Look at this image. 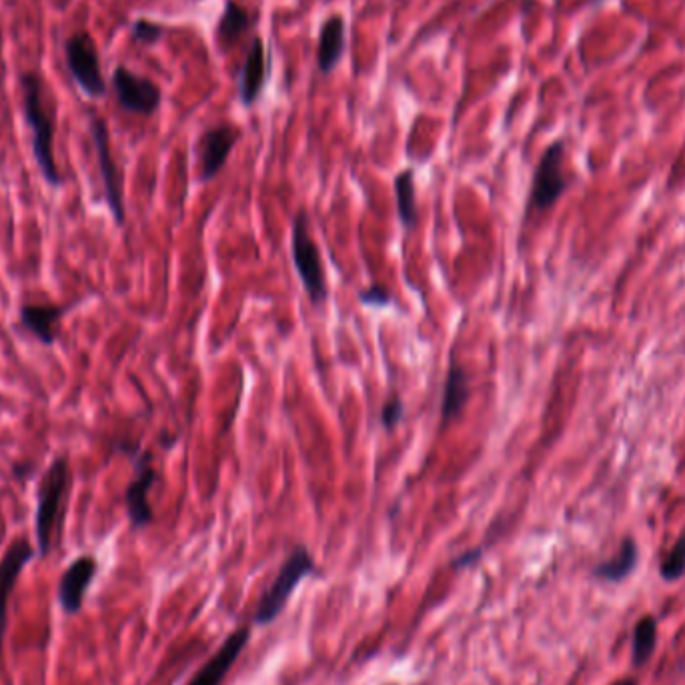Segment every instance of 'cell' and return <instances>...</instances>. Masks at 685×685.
Masks as SVG:
<instances>
[{"mask_svg": "<svg viewBox=\"0 0 685 685\" xmlns=\"http://www.w3.org/2000/svg\"><path fill=\"white\" fill-rule=\"evenodd\" d=\"M313 571H315L313 555L309 553V549L305 545H297L289 553V557L283 561L275 581L263 593L253 621L257 625L273 623L281 615V611L285 609L287 601L291 599V595L299 587V583Z\"/></svg>", "mask_w": 685, "mask_h": 685, "instance_id": "cell-1", "label": "cell"}, {"mask_svg": "<svg viewBox=\"0 0 685 685\" xmlns=\"http://www.w3.org/2000/svg\"><path fill=\"white\" fill-rule=\"evenodd\" d=\"M25 109H27V119L33 129V151L37 157V163L45 175V179L51 185L61 183V175L55 163V153H53V119L49 113V107L43 97V87L37 81V77L27 75L25 81Z\"/></svg>", "mask_w": 685, "mask_h": 685, "instance_id": "cell-2", "label": "cell"}, {"mask_svg": "<svg viewBox=\"0 0 685 685\" xmlns=\"http://www.w3.org/2000/svg\"><path fill=\"white\" fill-rule=\"evenodd\" d=\"M67 491H69V461L61 457L47 471L41 483V491H39L37 541H39V551L43 557L51 551Z\"/></svg>", "mask_w": 685, "mask_h": 685, "instance_id": "cell-3", "label": "cell"}, {"mask_svg": "<svg viewBox=\"0 0 685 685\" xmlns=\"http://www.w3.org/2000/svg\"><path fill=\"white\" fill-rule=\"evenodd\" d=\"M293 261L301 277V283L307 291V297L313 305L321 307L327 301V281L325 269L321 263L319 249L309 233V215L301 211L293 223Z\"/></svg>", "mask_w": 685, "mask_h": 685, "instance_id": "cell-4", "label": "cell"}, {"mask_svg": "<svg viewBox=\"0 0 685 685\" xmlns=\"http://www.w3.org/2000/svg\"><path fill=\"white\" fill-rule=\"evenodd\" d=\"M563 153H565L563 141H555L545 149L533 175V187L529 195L531 209L535 211L551 209L559 201V197L565 193L567 181L563 175Z\"/></svg>", "mask_w": 685, "mask_h": 685, "instance_id": "cell-5", "label": "cell"}, {"mask_svg": "<svg viewBox=\"0 0 685 685\" xmlns=\"http://www.w3.org/2000/svg\"><path fill=\"white\" fill-rule=\"evenodd\" d=\"M67 65L79 87L91 97H103L107 87L101 73L97 47L89 35H75L67 41Z\"/></svg>", "mask_w": 685, "mask_h": 685, "instance_id": "cell-6", "label": "cell"}, {"mask_svg": "<svg viewBox=\"0 0 685 685\" xmlns=\"http://www.w3.org/2000/svg\"><path fill=\"white\" fill-rule=\"evenodd\" d=\"M113 85L123 109L135 115H153L161 105V89L147 77H139L129 69L119 67L113 75Z\"/></svg>", "mask_w": 685, "mask_h": 685, "instance_id": "cell-7", "label": "cell"}, {"mask_svg": "<svg viewBox=\"0 0 685 685\" xmlns=\"http://www.w3.org/2000/svg\"><path fill=\"white\" fill-rule=\"evenodd\" d=\"M241 139V131L233 125L211 127L199 139V159H201V181L209 183L227 165L231 151Z\"/></svg>", "mask_w": 685, "mask_h": 685, "instance_id": "cell-8", "label": "cell"}, {"mask_svg": "<svg viewBox=\"0 0 685 685\" xmlns=\"http://www.w3.org/2000/svg\"><path fill=\"white\" fill-rule=\"evenodd\" d=\"M251 637V627H239L227 639L223 645L209 657V661L193 675V679L187 685H221L227 677V673L233 669L237 659L241 657L243 649L247 647Z\"/></svg>", "mask_w": 685, "mask_h": 685, "instance_id": "cell-9", "label": "cell"}, {"mask_svg": "<svg viewBox=\"0 0 685 685\" xmlns=\"http://www.w3.org/2000/svg\"><path fill=\"white\" fill-rule=\"evenodd\" d=\"M271 69V59L261 37H253L239 73V97L245 107H253L263 93Z\"/></svg>", "mask_w": 685, "mask_h": 685, "instance_id": "cell-10", "label": "cell"}, {"mask_svg": "<svg viewBox=\"0 0 685 685\" xmlns=\"http://www.w3.org/2000/svg\"><path fill=\"white\" fill-rule=\"evenodd\" d=\"M33 553L35 551L31 543L27 539H19L7 549L3 559H0V653H3V637L7 631L9 597L19 581L23 567L31 561Z\"/></svg>", "mask_w": 685, "mask_h": 685, "instance_id": "cell-11", "label": "cell"}, {"mask_svg": "<svg viewBox=\"0 0 685 685\" xmlns=\"http://www.w3.org/2000/svg\"><path fill=\"white\" fill-rule=\"evenodd\" d=\"M93 137H95V147H97V157H99V165H101V175H103L109 207L115 215V221L119 225H123L125 223V205H123L121 177H119V169H117L113 155H111L107 127L101 119H95V123H93Z\"/></svg>", "mask_w": 685, "mask_h": 685, "instance_id": "cell-12", "label": "cell"}, {"mask_svg": "<svg viewBox=\"0 0 685 685\" xmlns=\"http://www.w3.org/2000/svg\"><path fill=\"white\" fill-rule=\"evenodd\" d=\"M157 481V473L151 465V455L145 453L137 461V477L127 489V511L135 529H143L153 521V509L149 503V491Z\"/></svg>", "mask_w": 685, "mask_h": 685, "instance_id": "cell-13", "label": "cell"}, {"mask_svg": "<svg viewBox=\"0 0 685 685\" xmlns=\"http://www.w3.org/2000/svg\"><path fill=\"white\" fill-rule=\"evenodd\" d=\"M97 573V561L89 555L79 557L65 573L59 585V601L65 613L75 615L83 607L85 593Z\"/></svg>", "mask_w": 685, "mask_h": 685, "instance_id": "cell-14", "label": "cell"}, {"mask_svg": "<svg viewBox=\"0 0 685 685\" xmlns=\"http://www.w3.org/2000/svg\"><path fill=\"white\" fill-rule=\"evenodd\" d=\"M347 25L345 19L335 15L329 17L319 33V51H317V65L323 75L333 73L343 55H345V45H347Z\"/></svg>", "mask_w": 685, "mask_h": 685, "instance_id": "cell-15", "label": "cell"}, {"mask_svg": "<svg viewBox=\"0 0 685 685\" xmlns=\"http://www.w3.org/2000/svg\"><path fill=\"white\" fill-rule=\"evenodd\" d=\"M469 397H471L469 377L465 369L455 359H451L447 381H445V391H443V401H441V423L449 425L453 419H457L463 413Z\"/></svg>", "mask_w": 685, "mask_h": 685, "instance_id": "cell-16", "label": "cell"}, {"mask_svg": "<svg viewBox=\"0 0 685 685\" xmlns=\"http://www.w3.org/2000/svg\"><path fill=\"white\" fill-rule=\"evenodd\" d=\"M255 17L243 9L235 0H227L219 27H217V39L221 43L223 49L233 47L253 25H255Z\"/></svg>", "mask_w": 685, "mask_h": 685, "instance_id": "cell-17", "label": "cell"}, {"mask_svg": "<svg viewBox=\"0 0 685 685\" xmlns=\"http://www.w3.org/2000/svg\"><path fill=\"white\" fill-rule=\"evenodd\" d=\"M61 309L59 307H49V305H27L21 313L23 325L45 345H51L55 341V331H57V321L61 319Z\"/></svg>", "mask_w": 685, "mask_h": 685, "instance_id": "cell-18", "label": "cell"}, {"mask_svg": "<svg viewBox=\"0 0 685 685\" xmlns=\"http://www.w3.org/2000/svg\"><path fill=\"white\" fill-rule=\"evenodd\" d=\"M395 197L399 219L405 229H415L417 225V201H415V173L405 169L395 177Z\"/></svg>", "mask_w": 685, "mask_h": 685, "instance_id": "cell-19", "label": "cell"}, {"mask_svg": "<svg viewBox=\"0 0 685 685\" xmlns=\"http://www.w3.org/2000/svg\"><path fill=\"white\" fill-rule=\"evenodd\" d=\"M635 563H637V547L631 539H625L619 547V553L613 559L601 563L595 569V575L607 581H621L633 571Z\"/></svg>", "mask_w": 685, "mask_h": 685, "instance_id": "cell-20", "label": "cell"}, {"mask_svg": "<svg viewBox=\"0 0 685 685\" xmlns=\"http://www.w3.org/2000/svg\"><path fill=\"white\" fill-rule=\"evenodd\" d=\"M657 641V623L653 617H643L637 621L633 631V661L637 665L645 663L655 649Z\"/></svg>", "mask_w": 685, "mask_h": 685, "instance_id": "cell-21", "label": "cell"}, {"mask_svg": "<svg viewBox=\"0 0 685 685\" xmlns=\"http://www.w3.org/2000/svg\"><path fill=\"white\" fill-rule=\"evenodd\" d=\"M685 573V533L677 539L665 561L661 563V577L675 581Z\"/></svg>", "mask_w": 685, "mask_h": 685, "instance_id": "cell-22", "label": "cell"}, {"mask_svg": "<svg viewBox=\"0 0 685 685\" xmlns=\"http://www.w3.org/2000/svg\"><path fill=\"white\" fill-rule=\"evenodd\" d=\"M165 29L157 23H149V21H137L133 27V37L137 43L141 45H155L163 39Z\"/></svg>", "mask_w": 685, "mask_h": 685, "instance_id": "cell-23", "label": "cell"}, {"mask_svg": "<svg viewBox=\"0 0 685 685\" xmlns=\"http://www.w3.org/2000/svg\"><path fill=\"white\" fill-rule=\"evenodd\" d=\"M403 417H405V407H403L401 397L399 395H391L387 399V403L383 405V411H381V421H383L385 429L397 427V423H401Z\"/></svg>", "mask_w": 685, "mask_h": 685, "instance_id": "cell-24", "label": "cell"}, {"mask_svg": "<svg viewBox=\"0 0 685 685\" xmlns=\"http://www.w3.org/2000/svg\"><path fill=\"white\" fill-rule=\"evenodd\" d=\"M359 301L367 307H387L391 303V295L381 285H371L369 289L359 293Z\"/></svg>", "mask_w": 685, "mask_h": 685, "instance_id": "cell-25", "label": "cell"}, {"mask_svg": "<svg viewBox=\"0 0 685 685\" xmlns=\"http://www.w3.org/2000/svg\"><path fill=\"white\" fill-rule=\"evenodd\" d=\"M479 557H481V549H473V551H465V553H461V555H457L455 559H453V569H465V567H471V565H475L477 561H479Z\"/></svg>", "mask_w": 685, "mask_h": 685, "instance_id": "cell-26", "label": "cell"}, {"mask_svg": "<svg viewBox=\"0 0 685 685\" xmlns=\"http://www.w3.org/2000/svg\"><path fill=\"white\" fill-rule=\"evenodd\" d=\"M617 685H635V681H631V679H627V681H621V683H617Z\"/></svg>", "mask_w": 685, "mask_h": 685, "instance_id": "cell-27", "label": "cell"}]
</instances>
